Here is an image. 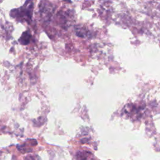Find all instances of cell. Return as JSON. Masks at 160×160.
<instances>
[{
  "label": "cell",
  "instance_id": "obj_1",
  "mask_svg": "<svg viewBox=\"0 0 160 160\" xmlns=\"http://www.w3.org/2000/svg\"><path fill=\"white\" fill-rule=\"evenodd\" d=\"M31 38V34L28 32H25L22 34V36L19 39V42L22 44H26L29 42Z\"/></svg>",
  "mask_w": 160,
  "mask_h": 160
}]
</instances>
